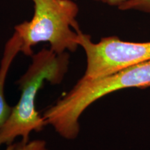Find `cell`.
<instances>
[{
    "instance_id": "cell-1",
    "label": "cell",
    "mask_w": 150,
    "mask_h": 150,
    "mask_svg": "<svg viewBox=\"0 0 150 150\" xmlns=\"http://www.w3.org/2000/svg\"><path fill=\"white\" fill-rule=\"evenodd\" d=\"M149 86L150 61L103 77L82 76L70 91L45 110L42 117L62 138L74 140L80 131L79 120L92 104L120 90Z\"/></svg>"
},
{
    "instance_id": "cell-2",
    "label": "cell",
    "mask_w": 150,
    "mask_h": 150,
    "mask_svg": "<svg viewBox=\"0 0 150 150\" xmlns=\"http://www.w3.org/2000/svg\"><path fill=\"white\" fill-rule=\"evenodd\" d=\"M69 64L68 52L58 54L44 48L31 56V63L18 81L21 92L20 99L0 129V147L14 143L18 137H21L22 141L28 142L32 131L38 132L44 129L46 122L35 109L37 94L45 81L52 85L61 83Z\"/></svg>"
},
{
    "instance_id": "cell-3",
    "label": "cell",
    "mask_w": 150,
    "mask_h": 150,
    "mask_svg": "<svg viewBox=\"0 0 150 150\" xmlns=\"http://www.w3.org/2000/svg\"><path fill=\"white\" fill-rule=\"evenodd\" d=\"M34 13L30 21L14 27L21 43L20 52L33 54V47L40 42H49L50 50L58 54L74 52L79 47L76 18L79 8L73 0H32Z\"/></svg>"
},
{
    "instance_id": "cell-4",
    "label": "cell",
    "mask_w": 150,
    "mask_h": 150,
    "mask_svg": "<svg viewBox=\"0 0 150 150\" xmlns=\"http://www.w3.org/2000/svg\"><path fill=\"white\" fill-rule=\"evenodd\" d=\"M78 43L85 52L86 69L83 77L97 79L150 61V41L128 42L117 36L102 38L99 42L79 30Z\"/></svg>"
},
{
    "instance_id": "cell-5",
    "label": "cell",
    "mask_w": 150,
    "mask_h": 150,
    "mask_svg": "<svg viewBox=\"0 0 150 150\" xmlns=\"http://www.w3.org/2000/svg\"><path fill=\"white\" fill-rule=\"evenodd\" d=\"M19 52H20V42L18 36L13 33L6 43L0 63V129L6 122L13 109L6 100L4 87L11 65Z\"/></svg>"
},
{
    "instance_id": "cell-6",
    "label": "cell",
    "mask_w": 150,
    "mask_h": 150,
    "mask_svg": "<svg viewBox=\"0 0 150 150\" xmlns=\"http://www.w3.org/2000/svg\"><path fill=\"white\" fill-rule=\"evenodd\" d=\"M120 11H138L150 13V0H127L118 7Z\"/></svg>"
},
{
    "instance_id": "cell-7",
    "label": "cell",
    "mask_w": 150,
    "mask_h": 150,
    "mask_svg": "<svg viewBox=\"0 0 150 150\" xmlns=\"http://www.w3.org/2000/svg\"><path fill=\"white\" fill-rule=\"evenodd\" d=\"M13 150H48L47 142L44 140H29L14 143Z\"/></svg>"
},
{
    "instance_id": "cell-8",
    "label": "cell",
    "mask_w": 150,
    "mask_h": 150,
    "mask_svg": "<svg viewBox=\"0 0 150 150\" xmlns=\"http://www.w3.org/2000/svg\"><path fill=\"white\" fill-rule=\"evenodd\" d=\"M93 1L105 4L110 6H116L118 8L120 6L127 1V0H93Z\"/></svg>"
},
{
    "instance_id": "cell-9",
    "label": "cell",
    "mask_w": 150,
    "mask_h": 150,
    "mask_svg": "<svg viewBox=\"0 0 150 150\" xmlns=\"http://www.w3.org/2000/svg\"><path fill=\"white\" fill-rule=\"evenodd\" d=\"M14 143L11 144L10 145H8L6 146V149L4 150H13V147H14Z\"/></svg>"
}]
</instances>
